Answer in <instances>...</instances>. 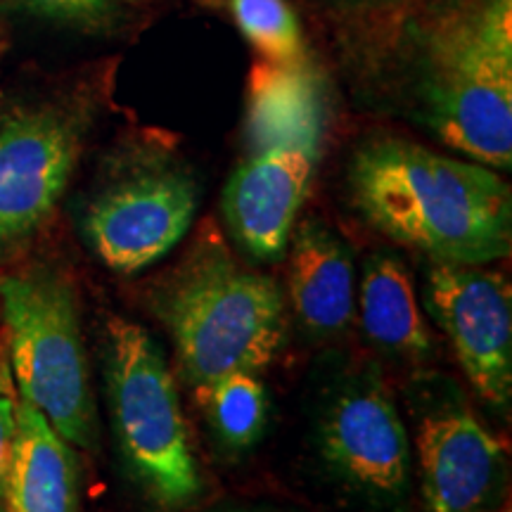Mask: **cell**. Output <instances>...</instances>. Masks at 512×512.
Segmentation results:
<instances>
[{
    "instance_id": "obj_6",
    "label": "cell",
    "mask_w": 512,
    "mask_h": 512,
    "mask_svg": "<svg viewBox=\"0 0 512 512\" xmlns=\"http://www.w3.org/2000/svg\"><path fill=\"white\" fill-rule=\"evenodd\" d=\"M328 107L249 145L223 190V216L238 245L259 261H278L302 211L323 152Z\"/></svg>"
},
{
    "instance_id": "obj_12",
    "label": "cell",
    "mask_w": 512,
    "mask_h": 512,
    "mask_svg": "<svg viewBox=\"0 0 512 512\" xmlns=\"http://www.w3.org/2000/svg\"><path fill=\"white\" fill-rule=\"evenodd\" d=\"M287 245V287L304 328L313 335L347 330L356 313V271L349 247L318 219L299 223Z\"/></svg>"
},
{
    "instance_id": "obj_18",
    "label": "cell",
    "mask_w": 512,
    "mask_h": 512,
    "mask_svg": "<svg viewBox=\"0 0 512 512\" xmlns=\"http://www.w3.org/2000/svg\"><path fill=\"white\" fill-rule=\"evenodd\" d=\"M114 0H24L36 15L60 19V22H100L110 15Z\"/></svg>"
},
{
    "instance_id": "obj_16",
    "label": "cell",
    "mask_w": 512,
    "mask_h": 512,
    "mask_svg": "<svg viewBox=\"0 0 512 512\" xmlns=\"http://www.w3.org/2000/svg\"><path fill=\"white\" fill-rule=\"evenodd\" d=\"M197 406L209 427L233 451L249 448L266 425L268 396L259 373L235 370L195 387Z\"/></svg>"
},
{
    "instance_id": "obj_20",
    "label": "cell",
    "mask_w": 512,
    "mask_h": 512,
    "mask_svg": "<svg viewBox=\"0 0 512 512\" xmlns=\"http://www.w3.org/2000/svg\"><path fill=\"white\" fill-rule=\"evenodd\" d=\"M496 512H510V503H505V505H503V508H498Z\"/></svg>"
},
{
    "instance_id": "obj_1",
    "label": "cell",
    "mask_w": 512,
    "mask_h": 512,
    "mask_svg": "<svg viewBox=\"0 0 512 512\" xmlns=\"http://www.w3.org/2000/svg\"><path fill=\"white\" fill-rule=\"evenodd\" d=\"M349 188L368 223L432 261L486 266L510 254L512 197L491 166L377 138L356 150Z\"/></svg>"
},
{
    "instance_id": "obj_8",
    "label": "cell",
    "mask_w": 512,
    "mask_h": 512,
    "mask_svg": "<svg viewBox=\"0 0 512 512\" xmlns=\"http://www.w3.org/2000/svg\"><path fill=\"white\" fill-rule=\"evenodd\" d=\"M427 306L475 392L496 408L512 401V290L503 273L434 261Z\"/></svg>"
},
{
    "instance_id": "obj_19",
    "label": "cell",
    "mask_w": 512,
    "mask_h": 512,
    "mask_svg": "<svg viewBox=\"0 0 512 512\" xmlns=\"http://www.w3.org/2000/svg\"><path fill=\"white\" fill-rule=\"evenodd\" d=\"M17 434V403L8 394H0V501L8 491V472L12 463V448Z\"/></svg>"
},
{
    "instance_id": "obj_9",
    "label": "cell",
    "mask_w": 512,
    "mask_h": 512,
    "mask_svg": "<svg viewBox=\"0 0 512 512\" xmlns=\"http://www.w3.org/2000/svg\"><path fill=\"white\" fill-rule=\"evenodd\" d=\"M79 128L55 110L0 121V252L36 233L67 190L79 159Z\"/></svg>"
},
{
    "instance_id": "obj_7",
    "label": "cell",
    "mask_w": 512,
    "mask_h": 512,
    "mask_svg": "<svg viewBox=\"0 0 512 512\" xmlns=\"http://www.w3.org/2000/svg\"><path fill=\"white\" fill-rule=\"evenodd\" d=\"M197 214V185L176 166H145L107 185L88 204L83 238L110 271L133 275L185 238Z\"/></svg>"
},
{
    "instance_id": "obj_4",
    "label": "cell",
    "mask_w": 512,
    "mask_h": 512,
    "mask_svg": "<svg viewBox=\"0 0 512 512\" xmlns=\"http://www.w3.org/2000/svg\"><path fill=\"white\" fill-rule=\"evenodd\" d=\"M107 394L128 470L162 510H183L204 482L185 425L174 373L143 325L110 318L105 330Z\"/></svg>"
},
{
    "instance_id": "obj_2",
    "label": "cell",
    "mask_w": 512,
    "mask_h": 512,
    "mask_svg": "<svg viewBox=\"0 0 512 512\" xmlns=\"http://www.w3.org/2000/svg\"><path fill=\"white\" fill-rule=\"evenodd\" d=\"M425 121L448 147L496 171L512 166V0L448 12L425 41Z\"/></svg>"
},
{
    "instance_id": "obj_10",
    "label": "cell",
    "mask_w": 512,
    "mask_h": 512,
    "mask_svg": "<svg viewBox=\"0 0 512 512\" xmlns=\"http://www.w3.org/2000/svg\"><path fill=\"white\" fill-rule=\"evenodd\" d=\"M323 456L344 479L375 496H399L411 472V444L396 403L375 380L335 396L320 422Z\"/></svg>"
},
{
    "instance_id": "obj_15",
    "label": "cell",
    "mask_w": 512,
    "mask_h": 512,
    "mask_svg": "<svg viewBox=\"0 0 512 512\" xmlns=\"http://www.w3.org/2000/svg\"><path fill=\"white\" fill-rule=\"evenodd\" d=\"M318 107H325L323 86L304 62L254 64L247 110L249 145L283 131Z\"/></svg>"
},
{
    "instance_id": "obj_17",
    "label": "cell",
    "mask_w": 512,
    "mask_h": 512,
    "mask_svg": "<svg viewBox=\"0 0 512 512\" xmlns=\"http://www.w3.org/2000/svg\"><path fill=\"white\" fill-rule=\"evenodd\" d=\"M230 5L240 31L266 62H304L302 27L287 0H230Z\"/></svg>"
},
{
    "instance_id": "obj_13",
    "label": "cell",
    "mask_w": 512,
    "mask_h": 512,
    "mask_svg": "<svg viewBox=\"0 0 512 512\" xmlns=\"http://www.w3.org/2000/svg\"><path fill=\"white\" fill-rule=\"evenodd\" d=\"M76 503L72 448L34 406L19 401L5 491L8 512H76Z\"/></svg>"
},
{
    "instance_id": "obj_14",
    "label": "cell",
    "mask_w": 512,
    "mask_h": 512,
    "mask_svg": "<svg viewBox=\"0 0 512 512\" xmlns=\"http://www.w3.org/2000/svg\"><path fill=\"white\" fill-rule=\"evenodd\" d=\"M358 316L370 342L389 354L427 358L434 351L411 273L399 256L375 254L368 259L358 287Z\"/></svg>"
},
{
    "instance_id": "obj_21",
    "label": "cell",
    "mask_w": 512,
    "mask_h": 512,
    "mask_svg": "<svg viewBox=\"0 0 512 512\" xmlns=\"http://www.w3.org/2000/svg\"><path fill=\"white\" fill-rule=\"evenodd\" d=\"M0 512H8V505H5V501H0Z\"/></svg>"
},
{
    "instance_id": "obj_11",
    "label": "cell",
    "mask_w": 512,
    "mask_h": 512,
    "mask_svg": "<svg viewBox=\"0 0 512 512\" xmlns=\"http://www.w3.org/2000/svg\"><path fill=\"white\" fill-rule=\"evenodd\" d=\"M422 498L427 512H479L496 491L505 453L477 415L463 406L439 408L418 427Z\"/></svg>"
},
{
    "instance_id": "obj_5",
    "label": "cell",
    "mask_w": 512,
    "mask_h": 512,
    "mask_svg": "<svg viewBox=\"0 0 512 512\" xmlns=\"http://www.w3.org/2000/svg\"><path fill=\"white\" fill-rule=\"evenodd\" d=\"M10 368L22 401L67 444L95 441V403L74 290L60 275L31 271L0 280Z\"/></svg>"
},
{
    "instance_id": "obj_3",
    "label": "cell",
    "mask_w": 512,
    "mask_h": 512,
    "mask_svg": "<svg viewBox=\"0 0 512 512\" xmlns=\"http://www.w3.org/2000/svg\"><path fill=\"white\" fill-rule=\"evenodd\" d=\"M157 313L192 387L249 370L261 373L285 339V297L264 273L223 247H202L159 290Z\"/></svg>"
}]
</instances>
